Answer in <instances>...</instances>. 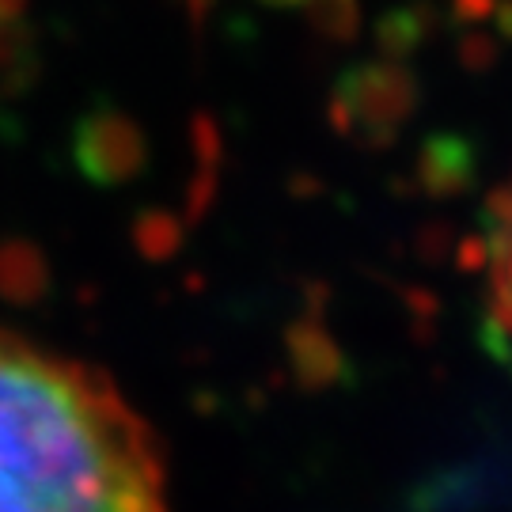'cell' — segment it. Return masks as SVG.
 Here are the masks:
<instances>
[{"mask_svg": "<svg viewBox=\"0 0 512 512\" xmlns=\"http://www.w3.org/2000/svg\"><path fill=\"white\" fill-rule=\"evenodd\" d=\"M0 512H167L156 433L103 368L0 330Z\"/></svg>", "mask_w": 512, "mask_h": 512, "instance_id": "cell-1", "label": "cell"}, {"mask_svg": "<svg viewBox=\"0 0 512 512\" xmlns=\"http://www.w3.org/2000/svg\"><path fill=\"white\" fill-rule=\"evenodd\" d=\"M490 281H494L497 319L512 330V179L494 198L490 217Z\"/></svg>", "mask_w": 512, "mask_h": 512, "instance_id": "cell-2", "label": "cell"}, {"mask_svg": "<svg viewBox=\"0 0 512 512\" xmlns=\"http://www.w3.org/2000/svg\"><path fill=\"white\" fill-rule=\"evenodd\" d=\"M262 4L296 8V12H308V16L323 19V23H342V16L353 12V0H262Z\"/></svg>", "mask_w": 512, "mask_h": 512, "instance_id": "cell-3", "label": "cell"}]
</instances>
